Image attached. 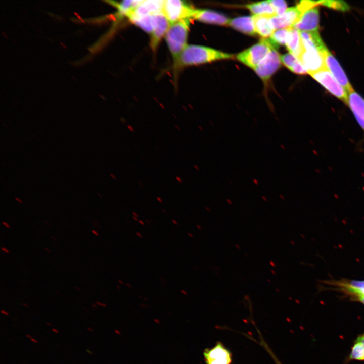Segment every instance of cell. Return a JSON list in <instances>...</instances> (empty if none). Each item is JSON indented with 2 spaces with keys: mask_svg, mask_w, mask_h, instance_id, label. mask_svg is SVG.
Instances as JSON below:
<instances>
[{
  "mask_svg": "<svg viewBox=\"0 0 364 364\" xmlns=\"http://www.w3.org/2000/svg\"><path fill=\"white\" fill-rule=\"evenodd\" d=\"M175 127L176 128V129H177V130L180 131V127H179L178 125H175Z\"/></svg>",
  "mask_w": 364,
  "mask_h": 364,
  "instance_id": "c3c4849f",
  "label": "cell"
},
{
  "mask_svg": "<svg viewBox=\"0 0 364 364\" xmlns=\"http://www.w3.org/2000/svg\"><path fill=\"white\" fill-rule=\"evenodd\" d=\"M118 282H120V283H121V284H123V282H122V281H120V280H118Z\"/></svg>",
  "mask_w": 364,
  "mask_h": 364,
  "instance_id": "003e7915",
  "label": "cell"
},
{
  "mask_svg": "<svg viewBox=\"0 0 364 364\" xmlns=\"http://www.w3.org/2000/svg\"><path fill=\"white\" fill-rule=\"evenodd\" d=\"M44 250H46L47 252H49V253L51 252L50 250L49 249H48L46 248H44Z\"/></svg>",
  "mask_w": 364,
  "mask_h": 364,
  "instance_id": "94428289",
  "label": "cell"
},
{
  "mask_svg": "<svg viewBox=\"0 0 364 364\" xmlns=\"http://www.w3.org/2000/svg\"><path fill=\"white\" fill-rule=\"evenodd\" d=\"M133 219H134L135 221H138V218H137L136 217L133 216Z\"/></svg>",
  "mask_w": 364,
  "mask_h": 364,
  "instance_id": "6125c7cd",
  "label": "cell"
},
{
  "mask_svg": "<svg viewBox=\"0 0 364 364\" xmlns=\"http://www.w3.org/2000/svg\"><path fill=\"white\" fill-rule=\"evenodd\" d=\"M190 20V19H185L170 24L165 36L167 45L173 58L175 69L179 68L180 56L187 46Z\"/></svg>",
  "mask_w": 364,
  "mask_h": 364,
  "instance_id": "7a4b0ae2",
  "label": "cell"
},
{
  "mask_svg": "<svg viewBox=\"0 0 364 364\" xmlns=\"http://www.w3.org/2000/svg\"><path fill=\"white\" fill-rule=\"evenodd\" d=\"M2 224H3L5 226H6V227L7 228H10V225H9L8 223H7V222H2Z\"/></svg>",
  "mask_w": 364,
  "mask_h": 364,
  "instance_id": "d590c367",
  "label": "cell"
},
{
  "mask_svg": "<svg viewBox=\"0 0 364 364\" xmlns=\"http://www.w3.org/2000/svg\"><path fill=\"white\" fill-rule=\"evenodd\" d=\"M52 330L53 332H55V333H59V331H58L57 329H55V328H53V329H52Z\"/></svg>",
  "mask_w": 364,
  "mask_h": 364,
  "instance_id": "ee69618b",
  "label": "cell"
},
{
  "mask_svg": "<svg viewBox=\"0 0 364 364\" xmlns=\"http://www.w3.org/2000/svg\"><path fill=\"white\" fill-rule=\"evenodd\" d=\"M310 75L331 94L347 104L348 96L347 92L336 80L327 68Z\"/></svg>",
  "mask_w": 364,
  "mask_h": 364,
  "instance_id": "5b68a950",
  "label": "cell"
},
{
  "mask_svg": "<svg viewBox=\"0 0 364 364\" xmlns=\"http://www.w3.org/2000/svg\"><path fill=\"white\" fill-rule=\"evenodd\" d=\"M136 235H137L139 237H140V238L142 237V235H141V234H140L139 233L136 232Z\"/></svg>",
  "mask_w": 364,
  "mask_h": 364,
  "instance_id": "db71d44e",
  "label": "cell"
},
{
  "mask_svg": "<svg viewBox=\"0 0 364 364\" xmlns=\"http://www.w3.org/2000/svg\"><path fill=\"white\" fill-rule=\"evenodd\" d=\"M193 167H194V168H195L196 170H197V171H199V170H200L199 167L198 166H197V165H195V164L194 165H193Z\"/></svg>",
  "mask_w": 364,
  "mask_h": 364,
  "instance_id": "ab89813d",
  "label": "cell"
},
{
  "mask_svg": "<svg viewBox=\"0 0 364 364\" xmlns=\"http://www.w3.org/2000/svg\"><path fill=\"white\" fill-rule=\"evenodd\" d=\"M155 15L142 16H131L128 18L130 21L138 26L148 33L151 34L156 23Z\"/></svg>",
  "mask_w": 364,
  "mask_h": 364,
  "instance_id": "44dd1931",
  "label": "cell"
},
{
  "mask_svg": "<svg viewBox=\"0 0 364 364\" xmlns=\"http://www.w3.org/2000/svg\"><path fill=\"white\" fill-rule=\"evenodd\" d=\"M76 288L77 289H78L79 291H80V290H81V289H80V288H78V287H76Z\"/></svg>",
  "mask_w": 364,
  "mask_h": 364,
  "instance_id": "03108f58",
  "label": "cell"
},
{
  "mask_svg": "<svg viewBox=\"0 0 364 364\" xmlns=\"http://www.w3.org/2000/svg\"><path fill=\"white\" fill-rule=\"evenodd\" d=\"M23 306H25V307H26V308H29V306L28 305H27L26 303H23Z\"/></svg>",
  "mask_w": 364,
  "mask_h": 364,
  "instance_id": "816d5d0a",
  "label": "cell"
},
{
  "mask_svg": "<svg viewBox=\"0 0 364 364\" xmlns=\"http://www.w3.org/2000/svg\"><path fill=\"white\" fill-rule=\"evenodd\" d=\"M272 48L268 38H262L258 43L238 54L237 58L245 65L254 69Z\"/></svg>",
  "mask_w": 364,
  "mask_h": 364,
  "instance_id": "3957f363",
  "label": "cell"
},
{
  "mask_svg": "<svg viewBox=\"0 0 364 364\" xmlns=\"http://www.w3.org/2000/svg\"><path fill=\"white\" fill-rule=\"evenodd\" d=\"M203 356L206 364H232L231 352L220 341L210 348H206L203 351Z\"/></svg>",
  "mask_w": 364,
  "mask_h": 364,
  "instance_id": "52a82bcc",
  "label": "cell"
},
{
  "mask_svg": "<svg viewBox=\"0 0 364 364\" xmlns=\"http://www.w3.org/2000/svg\"><path fill=\"white\" fill-rule=\"evenodd\" d=\"M2 250L3 251H4L5 253H10L9 250L8 249H7V248H6L5 247H2Z\"/></svg>",
  "mask_w": 364,
  "mask_h": 364,
  "instance_id": "e575fe53",
  "label": "cell"
},
{
  "mask_svg": "<svg viewBox=\"0 0 364 364\" xmlns=\"http://www.w3.org/2000/svg\"><path fill=\"white\" fill-rule=\"evenodd\" d=\"M245 6L254 15H268L270 16L276 15L275 11L269 1L249 4Z\"/></svg>",
  "mask_w": 364,
  "mask_h": 364,
  "instance_id": "7402d4cb",
  "label": "cell"
},
{
  "mask_svg": "<svg viewBox=\"0 0 364 364\" xmlns=\"http://www.w3.org/2000/svg\"><path fill=\"white\" fill-rule=\"evenodd\" d=\"M139 222H140V223H141V224H142L143 225H144V223H143L142 221H141V220H139Z\"/></svg>",
  "mask_w": 364,
  "mask_h": 364,
  "instance_id": "be15d7a7",
  "label": "cell"
},
{
  "mask_svg": "<svg viewBox=\"0 0 364 364\" xmlns=\"http://www.w3.org/2000/svg\"><path fill=\"white\" fill-rule=\"evenodd\" d=\"M357 299L364 304V296H358Z\"/></svg>",
  "mask_w": 364,
  "mask_h": 364,
  "instance_id": "1f68e13d",
  "label": "cell"
},
{
  "mask_svg": "<svg viewBox=\"0 0 364 364\" xmlns=\"http://www.w3.org/2000/svg\"><path fill=\"white\" fill-rule=\"evenodd\" d=\"M298 59L309 74L327 68L325 53L316 51L304 50Z\"/></svg>",
  "mask_w": 364,
  "mask_h": 364,
  "instance_id": "30bf717a",
  "label": "cell"
},
{
  "mask_svg": "<svg viewBox=\"0 0 364 364\" xmlns=\"http://www.w3.org/2000/svg\"><path fill=\"white\" fill-rule=\"evenodd\" d=\"M51 238H52V239L54 240L55 241L57 240V239H56L54 237L51 236Z\"/></svg>",
  "mask_w": 364,
  "mask_h": 364,
  "instance_id": "e7e4bbea",
  "label": "cell"
},
{
  "mask_svg": "<svg viewBox=\"0 0 364 364\" xmlns=\"http://www.w3.org/2000/svg\"><path fill=\"white\" fill-rule=\"evenodd\" d=\"M86 352H87L88 353H89V354H91V355L94 354L93 352H92V351H90V350L89 349H86Z\"/></svg>",
  "mask_w": 364,
  "mask_h": 364,
  "instance_id": "b9f144b4",
  "label": "cell"
},
{
  "mask_svg": "<svg viewBox=\"0 0 364 364\" xmlns=\"http://www.w3.org/2000/svg\"><path fill=\"white\" fill-rule=\"evenodd\" d=\"M289 70L296 74L300 75H305L308 73L307 69L300 60L295 63Z\"/></svg>",
  "mask_w": 364,
  "mask_h": 364,
  "instance_id": "f1b7e54d",
  "label": "cell"
},
{
  "mask_svg": "<svg viewBox=\"0 0 364 364\" xmlns=\"http://www.w3.org/2000/svg\"><path fill=\"white\" fill-rule=\"evenodd\" d=\"M142 1L143 0H125L120 2L116 1L107 2L117 9L119 16H125L128 18Z\"/></svg>",
  "mask_w": 364,
  "mask_h": 364,
  "instance_id": "ffe728a7",
  "label": "cell"
},
{
  "mask_svg": "<svg viewBox=\"0 0 364 364\" xmlns=\"http://www.w3.org/2000/svg\"><path fill=\"white\" fill-rule=\"evenodd\" d=\"M96 303L97 304L99 305H101V306H106V304H103V303H100V302H98V301H96Z\"/></svg>",
  "mask_w": 364,
  "mask_h": 364,
  "instance_id": "8d00e7d4",
  "label": "cell"
},
{
  "mask_svg": "<svg viewBox=\"0 0 364 364\" xmlns=\"http://www.w3.org/2000/svg\"><path fill=\"white\" fill-rule=\"evenodd\" d=\"M175 179L179 183L181 184L183 183V179L179 176H176Z\"/></svg>",
  "mask_w": 364,
  "mask_h": 364,
  "instance_id": "d6a6232c",
  "label": "cell"
},
{
  "mask_svg": "<svg viewBox=\"0 0 364 364\" xmlns=\"http://www.w3.org/2000/svg\"><path fill=\"white\" fill-rule=\"evenodd\" d=\"M26 336L27 338H30V339H31V338H33L32 336H31V335H29V334H26Z\"/></svg>",
  "mask_w": 364,
  "mask_h": 364,
  "instance_id": "f907efd6",
  "label": "cell"
},
{
  "mask_svg": "<svg viewBox=\"0 0 364 364\" xmlns=\"http://www.w3.org/2000/svg\"><path fill=\"white\" fill-rule=\"evenodd\" d=\"M139 181V185H140L141 187H143V184H142V182H141L140 181Z\"/></svg>",
  "mask_w": 364,
  "mask_h": 364,
  "instance_id": "680465c9",
  "label": "cell"
},
{
  "mask_svg": "<svg viewBox=\"0 0 364 364\" xmlns=\"http://www.w3.org/2000/svg\"><path fill=\"white\" fill-rule=\"evenodd\" d=\"M291 28L276 30L271 36L268 38V40L275 49L280 45H286L287 36Z\"/></svg>",
  "mask_w": 364,
  "mask_h": 364,
  "instance_id": "603a6c76",
  "label": "cell"
},
{
  "mask_svg": "<svg viewBox=\"0 0 364 364\" xmlns=\"http://www.w3.org/2000/svg\"><path fill=\"white\" fill-rule=\"evenodd\" d=\"M286 47L289 53L298 58L304 51L300 31L291 28L287 38Z\"/></svg>",
  "mask_w": 364,
  "mask_h": 364,
  "instance_id": "d6986e66",
  "label": "cell"
},
{
  "mask_svg": "<svg viewBox=\"0 0 364 364\" xmlns=\"http://www.w3.org/2000/svg\"><path fill=\"white\" fill-rule=\"evenodd\" d=\"M163 3L164 1L161 0L143 1L129 17L133 16L155 15L161 13Z\"/></svg>",
  "mask_w": 364,
  "mask_h": 364,
  "instance_id": "e0dca14e",
  "label": "cell"
},
{
  "mask_svg": "<svg viewBox=\"0 0 364 364\" xmlns=\"http://www.w3.org/2000/svg\"><path fill=\"white\" fill-rule=\"evenodd\" d=\"M280 146L283 149L285 150V147H284V145L281 144V146Z\"/></svg>",
  "mask_w": 364,
  "mask_h": 364,
  "instance_id": "6f0895ef",
  "label": "cell"
},
{
  "mask_svg": "<svg viewBox=\"0 0 364 364\" xmlns=\"http://www.w3.org/2000/svg\"><path fill=\"white\" fill-rule=\"evenodd\" d=\"M156 198H157V200L159 202H160V203H162V202H163V200H162V198H161L160 197H157Z\"/></svg>",
  "mask_w": 364,
  "mask_h": 364,
  "instance_id": "7bdbcfd3",
  "label": "cell"
},
{
  "mask_svg": "<svg viewBox=\"0 0 364 364\" xmlns=\"http://www.w3.org/2000/svg\"><path fill=\"white\" fill-rule=\"evenodd\" d=\"M228 25L249 35H255L252 16H242L229 20Z\"/></svg>",
  "mask_w": 364,
  "mask_h": 364,
  "instance_id": "ac0fdd59",
  "label": "cell"
},
{
  "mask_svg": "<svg viewBox=\"0 0 364 364\" xmlns=\"http://www.w3.org/2000/svg\"><path fill=\"white\" fill-rule=\"evenodd\" d=\"M318 5L341 11H347L350 9L349 6L344 1H318Z\"/></svg>",
  "mask_w": 364,
  "mask_h": 364,
  "instance_id": "cb8c5ba5",
  "label": "cell"
},
{
  "mask_svg": "<svg viewBox=\"0 0 364 364\" xmlns=\"http://www.w3.org/2000/svg\"><path fill=\"white\" fill-rule=\"evenodd\" d=\"M172 222H173L175 225H177V224H178V223H177V222H176V221H175V220L172 219Z\"/></svg>",
  "mask_w": 364,
  "mask_h": 364,
  "instance_id": "681fc988",
  "label": "cell"
},
{
  "mask_svg": "<svg viewBox=\"0 0 364 364\" xmlns=\"http://www.w3.org/2000/svg\"><path fill=\"white\" fill-rule=\"evenodd\" d=\"M300 32H318L319 10L315 7L305 12L293 26Z\"/></svg>",
  "mask_w": 364,
  "mask_h": 364,
  "instance_id": "8fae6325",
  "label": "cell"
},
{
  "mask_svg": "<svg viewBox=\"0 0 364 364\" xmlns=\"http://www.w3.org/2000/svg\"><path fill=\"white\" fill-rule=\"evenodd\" d=\"M110 176H111V177H112L113 179H116V176H115L113 174H110Z\"/></svg>",
  "mask_w": 364,
  "mask_h": 364,
  "instance_id": "7dc6e473",
  "label": "cell"
},
{
  "mask_svg": "<svg viewBox=\"0 0 364 364\" xmlns=\"http://www.w3.org/2000/svg\"><path fill=\"white\" fill-rule=\"evenodd\" d=\"M325 59L327 69L347 93L354 90L338 61L329 50L325 53Z\"/></svg>",
  "mask_w": 364,
  "mask_h": 364,
  "instance_id": "9c48e42d",
  "label": "cell"
},
{
  "mask_svg": "<svg viewBox=\"0 0 364 364\" xmlns=\"http://www.w3.org/2000/svg\"><path fill=\"white\" fill-rule=\"evenodd\" d=\"M87 329L89 331H90V332H92L94 331L93 329H92V328L89 327H88L87 328Z\"/></svg>",
  "mask_w": 364,
  "mask_h": 364,
  "instance_id": "bcb514c9",
  "label": "cell"
},
{
  "mask_svg": "<svg viewBox=\"0 0 364 364\" xmlns=\"http://www.w3.org/2000/svg\"><path fill=\"white\" fill-rule=\"evenodd\" d=\"M92 232L96 236L99 235V233L95 230H92Z\"/></svg>",
  "mask_w": 364,
  "mask_h": 364,
  "instance_id": "60d3db41",
  "label": "cell"
},
{
  "mask_svg": "<svg viewBox=\"0 0 364 364\" xmlns=\"http://www.w3.org/2000/svg\"><path fill=\"white\" fill-rule=\"evenodd\" d=\"M252 16L256 34L262 38H269L275 31L271 21L272 16L256 15Z\"/></svg>",
  "mask_w": 364,
  "mask_h": 364,
  "instance_id": "2e32d148",
  "label": "cell"
},
{
  "mask_svg": "<svg viewBox=\"0 0 364 364\" xmlns=\"http://www.w3.org/2000/svg\"><path fill=\"white\" fill-rule=\"evenodd\" d=\"M198 129H199L201 131L203 132V128H202V127L201 126L198 125Z\"/></svg>",
  "mask_w": 364,
  "mask_h": 364,
  "instance_id": "f6af8a7d",
  "label": "cell"
},
{
  "mask_svg": "<svg viewBox=\"0 0 364 364\" xmlns=\"http://www.w3.org/2000/svg\"><path fill=\"white\" fill-rule=\"evenodd\" d=\"M30 340H31V341L32 342H33V343H38L37 340L36 339L34 338H32L30 339Z\"/></svg>",
  "mask_w": 364,
  "mask_h": 364,
  "instance_id": "74e56055",
  "label": "cell"
},
{
  "mask_svg": "<svg viewBox=\"0 0 364 364\" xmlns=\"http://www.w3.org/2000/svg\"><path fill=\"white\" fill-rule=\"evenodd\" d=\"M162 211L164 213H165V214L167 213L166 211L164 209H162Z\"/></svg>",
  "mask_w": 364,
  "mask_h": 364,
  "instance_id": "91938a15",
  "label": "cell"
},
{
  "mask_svg": "<svg viewBox=\"0 0 364 364\" xmlns=\"http://www.w3.org/2000/svg\"><path fill=\"white\" fill-rule=\"evenodd\" d=\"M303 13L304 12L297 5L295 7L287 8L281 15L272 16L271 21L275 30L292 28Z\"/></svg>",
  "mask_w": 364,
  "mask_h": 364,
  "instance_id": "ba28073f",
  "label": "cell"
},
{
  "mask_svg": "<svg viewBox=\"0 0 364 364\" xmlns=\"http://www.w3.org/2000/svg\"><path fill=\"white\" fill-rule=\"evenodd\" d=\"M259 337H260V339H259V342H258V343L264 348V349L266 351V352H267V353L269 354V355L272 358V359L274 361V362H275V363L276 364H283L280 361V360L278 358L277 356L275 354V353L272 351V350L270 349V348L268 346V345L264 341L263 338L262 337L261 335H259Z\"/></svg>",
  "mask_w": 364,
  "mask_h": 364,
  "instance_id": "83f0119b",
  "label": "cell"
},
{
  "mask_svg": "<svg viewBox=\"0 0 364 364\" xmlns=\"http://www.w3.org/2000/svg\"><path fill=\"white\" fill-rule=\"evenodd\" d=\"M132 214L134 215V217H138V214H137L136 213L134 212H132Z\"/></svg>",
  "mask_w": 364,
  "mask_h": 364,
  "instance_id": "f5cc1de1",
  "label": "cell"
},
{
  "mask_svg": "<svg viewBox=\"0 0 364 364\" xmlns=\"http://www.w3.org/2000/svg\"><path fill=\"white\" fill-rule=\"evenodd\" d=\"M304 50H313L325 53L328 50L322 40L318 32H300Z\"/></svg>",
  "mask_w": 364,
  "mask_h": 364,
  "instance_id": "9a60e30c",
  "label": "cell"
},
{
  "mask_svg": "<svg viewBox=\"0 0 364 364\" xmlns=\"http://www.w3.org/2000/svg\"><path fill=\"white\" fill-rule=\"evenodd\" d=\"M1 312L2 314H4V315H6V316H9V313L7 311H5V310H2L1 311Z\"/></svg>",
  "mask_w": 364,
  "mask_h": 364,
  "instance_id": "836d02e7",
  "label": "cell"
},
{
  "mask_svg": "<svg viewBox=\"0 0 364 364\" xmlns=\"http://www.w3.org/2000/svg\"><path fill=\"white\" fill-rule=\"evenodd\" d=\"M269 2L272 6L277 16L283 14L287 8V3L283 0H270Z\"/></svg>",
  "mask_w": 364,
  "mask_h": 364,
  "instance_id": "484cf974",
  "label": "cell"
},
{
  "mask_svg": "<svg viewBox=\"0 0 364 364\" xmlns=\"http://www.w3.org/2000/svg\"><path fill=\"white\" fill-rule=\"evenodd\" d=\"M156 23L150 34V45L153 51H156L162 38L165 36L169 27L170 23L161 13L156 14Z\"/></svg>",
  "mask_w": 364,
  "mask_h": 364,
  "instance_id": "7c38bea8",
  "label": "cell"
},
{
  "mask_svg": "<svg viewBox=\"0 0 364 364\" xmlns=\"http://www.w3.org/2000/svg\"><path fill=\"white\" fill-rule=\"evenodd\" d=\"M349 358L351 360H364V347L360 342L355 341L351 348Z\"/></svg>",
  "mask_w": 364,
  "mask_h": 364,
  "instance_id": "d4e9b609",
  "label": "cell"
},
{
  "mask_svg": "<svg viewBox=\"0 0 364 364\" xmlns=\"http://www.w3.org/2000/svg\"><path fill=\"white\" fill-rule=\"evenodd\" d=\"M127 127L128 129H129L130 132H134V128H133V127L131 125H128L127 126Z\"/></svg>",
  "mask_w": 364,
  "mask_h": 364,
  "instance_id": "4dcf8cb0",
  "label": "cell"
},
{
  "mask_svg": "<svg viewBox=\"0 0 364 364\" xmlns=\"http://www.w3.org/2000/svg\"><path fill=\"white\" fill-rule=\"evenodd\" d=\"M191 19L205 23L220 25H228L230 20L221 13L206 9H194Z\"/></svg>",
  "mask_w": 364,
  "mask_h": 364,
  "instance_id": "5bb4252c",
  "label": "cell"
},
{
  "mask_svg": "<svg viewBox=\"0 0 364 364\" xmlns=\"http://www.w3.org/2000/svg\"><path fill=\"white\" fill-rule=\"evenodd\" d=\"M46 324L49 326H52V324L49 322H46Z\"/></svg>",
  "mask_w": 364,
  "mask_h": 364,
  "instance_id": "11a10c76",
  "label": "cell"
},
{
  "mask_svg": "<svg viewBox=\"0 0 364 364\" xmlns=\"http://www.w3.org/2000/svg\"><path fill=\"white\" fill-rule=\"evenodd\" d=\"M195 9L179 0L164 1L162 13L170 24L185 19H191Z\"/></svg>",
  "mask_w": 364,
  "mask_h": 364,
  "instance_id": "277c9868",
  "label": "cell"
},
{
  "mask_svg": "<svg viewBox=\"0 0 364 364\" xmlns=\"http://www.w3.org/2000/svg\"><path fill=\"white\" fill-rule=\"evenodd\" d=\"M92 306L94 308H97V306L94 304H92Z\"/></svg>",
  "mask_w": 364,
  "mask_h": 364,
  "instance_id": "9f6ffc18",
  "label": "cell"
},
{
  "mask_svg": "<svg viewBox=\"0 0 364 364\" xmlns=\"http://www.w3.org/2000/svg\"><path fill=\"white\" fill-rule=\"evenodd\" d=\"M253 181L254 184H255V185H257L259 184L258 181L255 178H254L253 179Z\"/></svg>",
  "mask_w": 364,
  "mask_h": 364,
  "instance_id": "f35d334b",
  "label": "cell"
},
{
  "mask_svg": "<svg viewBox=\"0 0 364 364\" xmlns=\"http://www.w3.org/2000/svg\"><path fill=\"white\" fill-rule=\"evenodd\" d=\"M347 94V104L364 132V99L354 90Z\"/></svg>",
  "mask_w": 364,
  "mask_h": 364,
  "instance_id": "4fadbf2b",
  "label": "cell"
},
{
  "mask_svg": "<svg viewBox=\"0 0 364 364\" xmlns=\"http://www.w3.org/2000/svg\"><path fill=\"white\" fill-rule=\"evenodd\" d=\"M356 341L360 342L364 347V333L359 335L356 339Z\"/></svg>",
  "mask_w": 364,
  "mask_h": 364,
  "instance_id": "f546056e",
  "label": "cell"
},
{
  "mask_svg": "<svg viewBox=\"0 0 364 364\" xmlns=\"http://www.w3.org/2000/svg\"><path fill=\"white\" fill-rule=\"evenodd\" d=\"M299 60L297 57L290 53L281 56V62L289 69Z\"/></svg>",
  "mask_w": 364,
  "mask_h": 364,
  "instance_id": "4316f807",
  "label": "cell"
},
{
  "mask_svg": "<svg viewBox=\"0 0 364 364\" xmlns=\"http://www.w3.org/2000/svg\"><path fill=\"white\" fill-rule=\"evenodd\" d=\"M281 56L277 49L272 48L265 58L254 69L265 82L268 81L281 64Z\"/></svg>",
  "mask_w": 364,
  "mask_h": 364,
  "instance_id": "8992f818",
  "label": "cell"
},
{
  "mask_svg": "<svg viewBox=\"0 0 364 364\" xmlns=\"http://www.w3.org/2000/svg\"><path fill=\"white\" fill-rule=\"evenodd\" d=\"M233 58L234 56L232 54L207 47L187 45L180 56L179 67L200 65L216 60Z\"/></svg>",
  "mask_w": 364,
  "mask_h": 364,
  "instance_id": "6da1fadb",
  "label": "cell"
}]
</instances>
